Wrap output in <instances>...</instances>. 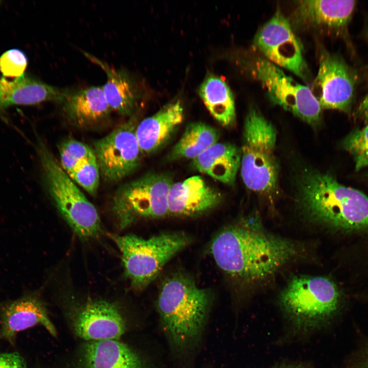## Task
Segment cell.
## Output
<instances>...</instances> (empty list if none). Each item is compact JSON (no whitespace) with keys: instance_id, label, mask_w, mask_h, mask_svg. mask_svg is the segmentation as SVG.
<instances>
[{"instance_id":"6da1fadb","label":"cell","mask_w":368,"mask_h":368,"mask_svg":"<svg viewBox=\"0 0 368 368\" xmlns=\"http://www.w3.org/2000/svg\"><path fill=\"white\" fill-rule=\"evenodd\" d=\"M210 250L228 277L249 287L273 277L306 251L299 242L267 231L257 214L222 229L214 238Z\"/></svg>"},{"instance_id":"7a4b0ae2","label":"cell","mask_w":368,"mask_h":368,"mask_svg":"<svg viewBox=\"0 0 368 368\" xmlns=\"http://www.w3.org/2000/svg\"><path fill=\"white\" fill-rule=\"evenodd\" d=\"M300 206L311 221L343 229H368V197L331 174L305 170L298 182Z\"/></svg>"},{"instance_id":"3957f363","label":"cell","mask_w":368,"mask_h":368,"mask_svg":"<svg viewBox=\"0 0 368 368\" xmlns=\"http://www.w3.org/2000/svg\"><path fill=\"white\" fill-rule=\"evenodd\" d=\"M208 290L176 274L163 283L157 301L162 327L172 346L184 348L200 336L210 307Z\"/></svg>"},{"instance_id":"277c9868","label":"cell","mask_w":368,"mask_h":368,"mask_svg":"<svg viewBox=\"0 0 368 368\" xmlns=\"http://www.w3.org/2000/svg\"><path fill=\"white\" fill-rule=\"evenodd\" d=\"M335 284L323 277L295 276L280 294L279 304L293 336H306L326 325L339 307Z\"/></svg>"},{"instance_id":"5b68a950","label":"cell","mask_w":368,"mask_h":368,"mask_svg":"<svg viewBox=\"0 0 368 368\" xmlns=\"http://www.w3.org/2000/svg\"><path fill=\"white\" fill-rule=\"evenodd\" d=\"M277 131L255 107L249 108L243 127L241 175L250 191L271 198L277 189L279 164L275 154Z\"/></svg>"},{"instance_id":"8992f818","label":"cell","mask_w":368,"mask_h":368,"mask_svg":"<svg viewBox=\"0 0 368 368\" xmlns=\"http://www.w3.org/2000/svg\"><path fill=\"white\" fill-rule=\"evenodd\" d=\"M36 147L45 187L62 217L79 237L89 239L98 236L101 220L95 206L41 140H38Z\"/></svg>"},{"instance_id":"52a82bcc","label":"cell","mask_w":368,"mask_h":368,"mask_svg":"<svg viewBox=\"0 0 368 368\" xmlns=\"http://www.w3.org/2000/svg\"><path fill=\"white\" fill-rule=\"evenodd\" d=\"M111 237L120 251L125 274L136 289L146 287L191 242L188 235L180 232L164 233L148 239L131 234Z\"/></svg>"},{"instance_id":"ba28073f","label":"cell","mask_w":368,"mask_h":368,"mask_svg":"<svg viewBox=\"0 0 368 368\" xmlns=\"http://www.w3.org/2000/svg\"><path fill=\"white\" fill-rule=\"evenodd\" d=\"M173 183L167 175L152 173L120 188L113 200V209L120 226L126 227L139 217L168 216V197Z\"/></svg>"},{"instance_id":"9c48e42d","label":"cell","mask_w":368,"mask_h":368,"mask_svg":"<svg viewBox=\"0 0 368 368\" xmlns=\"http://www.w3.org/2000/svg\"><path fill=\"white\" fill-rule=\"evenodd\" d=\"M253 72L272 102L311 125L318 124L321 108L310 88L264 58L256 61Z\"/></svg>"},{"instance_id":"30bf717a","label":"cell","mask_w":368,"mask_h":368,"mask_svg":"<svg viewBox=\"0 0 368 368\" xmlns=\"http://www.w3.org/2000/svg\"><path fill=\"white\" fill-rule=\"evenodd\" d=\"M254 43L266 59L304 80L307 79L308 68L301 43L279 9L258 30Z\"/></svg>"},{"instance_id":"8fae6325","label":"cell","mask_w":368,"mask_h":368,"mask_svg":"<svg viewBox=\"0 0 368 368\" xmlns=\"http://www.w3.org/2000/svg\"><path fill=\"white\" fill-rule=\"evenodd\" d=\"M136 125L130 119L95 142L94 150L105 181H119L139 166L142 153L135 134Z\"/></svg>"},{"instance_id":"7c38bea8","label":"cell","mask_w":368,"mask_h":368,"mask_svg":"<svg viewBox=\"0 0 368 368\" xmlns=\"http://www.w3.org/2000/svg\"><path fill=\"white\" fill-rule=\"evenodd\" d=\"M354 85V75L343 60L337 55L322 53L310 88L321 108L349 112Z\"/></svg>"},{"instance_id":"4fadbf2b","label":"cell","mask_w":368,"mask_h":368,"mask_svg":"<svg viewBox=\"0 0 368 368\" xmlns=\"http://www.w3.org/2000/svg\"><path fill=\"white\" fill-rule=\"evenodd\" d=\"M355 5V1H300L288 20L293 30L338 32L347 27Z\"/></svg>"},{"instance_id":"5bb4252c","label":"cell","mask_w":368,"mask_h":368,"mask_svg":"<svg viewBox=\"0 0 368 368\" xmlns=\"http://www.w3.org/2000/svg\"><path fill=\"white\" fill-rule=\"evenodd\" d=\"M72 324L75 334L89 341L118 339L126 331V323L118 307L101 300L89 301L81 306Z\"/></svg>"},{"instance_id":"9a60e30c","label":"cell","mask_w":368,"mask_h":368,"mask_svg":"<svg viewBox=\"0 0 368 368\" xmlns=\"http://www.w3.org/2000/svg\"><path fill=\"white\" fill-rule=\"evenodd\" d=\"M37 325L43 326L53 336L56 328L44 304L37 297L25 295L5 304L0 313V337L13 345L20 332Z\"/></svg>"},{"instance_id":"2e32d148","label":"cell","mask_w":368,"mask_h":368,"mask_svg":"<svg viewBox=\"0 0 368 368\" xmlns=\"http://www.w3.org/2000/svg\"><path fill=\"white\" fill-rule=\"evenodd\" d=\"M221 194L199 176L173 183L168 197L169 215L192 217L207 212L221 202Z\"/></svg>"},{"instance_id":"e0dca14e","label":"cell","mask_w":368,"mask_h":368,"mask_svg":"<svg viewBox=\"0 0 368 368\" xmlns=\"http://www.w3.org/2000/svg\"><path fill=\"white\" fill-rule=\"evenodd\" d=\"M67 90L62 89L25 74L8 79L0 78V112L17 105H29L45 101L61 103Z\"/></svg>"},{"instance_id":"ac0fdd59","label":"cell","mask_w":368,"mask_h":368,"mask_svg":"<svg viewBox=\"0 0 368 368\" xmlns=\"http://www.w3.org/2000/svg\"><path fill=\"white\" fill-rule=\"evenodd\" d=\"M183 108L179 101L164 105L136 125L135 134L143 154L153 153L169 139L182 122Z\"/></svg>"},{"instance_id":"d6986e66","label":"cell","mask_w":368,"mask_h":368,"mask_svg":"<svg viewBox=\"0 0 368 368\" xmlns=\"http://www.w3.org/2000/svg\"><path fill=\"white\" fill-rule=\"evenodd\" d=\"M61 103L66 119L79 127L97 124L106 120L111 111L102 86L67 90Z\"/></svg>"},{"instance_id":"ffe728a7","label":"cell","mask_w":368,"mask_h":368,"mask_svg":"<svg viewBox=\"0 0 368 368\" xmlns=\"http://www.w3.org/2000/svg\"><path fill=\"white\" fill-rule=\"evenodd\" d=\"M81 361L83 368H147L140 356L117 339L89 341Z\"/></svg>"},{"instance_id":"44dd1931","label":"cell","mask_w":368,"mask_h":368,"mask_svg":"<svg viewBox=\"0 0 368 368\" xmlns=\"http://www.w3.org/2000/svg\"><path fill=\"white\" fill-rule=\"evenodd\" d=\"M192 163L200 172L232 186L240 168L241 151L234 144L217 142L193 159Z\"/></svg>"},{"instance_id":"7402d4cb","label":"cell","mask_w":368,"mask_h":368,"mask_svg":"<svg viewBox=\"0 0 368 368\" xmlns=\"http://www.w3.org/2000/svg\"><path fill=\"white\" fill-rule=\"evenodd\" d=\"M85 55L100 66L107 76L106 82L102 87L111 110L122 116L131 115L136 105L138 92L130 75L125 71L114 68L90 54Z\"/></svg>"},{"instance_id":"603a6c76","label":"cell","mask_w":368,"mask_h":368,"mask_svg":"<svg viewBox=\"0 0 368 368\" xmlns=\"http://www.w3.org/2000/svg\"><path fill=\"white\" fill-rule=\"evenodd\" d=\"M198 94L210 113L224 126L233 124L236 120L233 93L220 77L208 75L198 88Z\"/></svg>"},{"instance_id":"cb8c5ba5","label":"cell","mask_w":368,"mask_h":368,"mask_svg":"<svg viewBox=\"0 0 368 368\" xmlns=\"http://www.w3.org/2000/svg\"><path fill=\"white\" fill-rule=\"evenodd\" d=\"M219 134L213 127L202 122L189 124L171 151L172 159H192L197 157L218 142Z\"/></svg>"},{"instance_id":"d4e9b609","label":"cell","mask_w":368,"mask_h":368,"mask_svg":"<svg viewBox=\"0 0 368 368\" xmlns=\"http://www.w3.org/2000/svg\"><path fill=\"white\" fill-rule=\"evenodd\" d=\"M58 148L59 163L68 175L82 163L96 157L94 149L73 138L63 140L58 145Z\"/></svg>"},{"instance_id":"484cf974","label":"cell","mask_w":368,"mask_h":368,"mask_svg":"<svg viewBox=\"0 0 368 368\" xmlns=\"http://www.w3.org/2000/svg\"><path fill=\"white\" fill-rule=\"evenodd\" d=\"M342 145L353 156L357 171L368 166V124L348 135Z\"/></svg>"},{"instance_id":"4316f807","label":"cell","mask_w":368,"mask_h":368,"mask_svg":"<svg viewBox=\"0 0 368 368\" xmlns=\"http://www.w3.org/2000/svg\"><path fill=\"white\" fill-rule=\"evenodd\" d=\"M100 175L96 157L82 163L69 175L76 183L93 196L97 193Z\"/></svg>"},{"instance_id":"83f0119b","label":"cell","mask_w":368,"mask_h":368,"mask_svg":"<svg viewBox=\"0 0 368 368\" xmlns=\"http://www.w3.org/2000/svg\"><path fill=\"white\" fill-rule=\"evenodd\" d=\"M27 63L24 52L16 49H11L0 57V72L6 78H18L24 74Z\"/></svg>"},{"instance_id":"f1b7e54d","label":"cell","mask_w":368,"mask_h":368,"mask_svg":"<svg viewBox=\"0 0 368 368\" xmlns=\"http://www.w3.org/2000/svg\"><path fill=\"white\" fill-rule=\"evenodd\" d=\"M0 368H28L24 359L17 353H0Z\"/></svg>"},{"instance_id":"f546056e","label":"cell","mask_w":368,"mask_h":368,"mask_svg":"<svg viewBox=\"0 0 368 368\" xmlns=\"http://www.w3.org/2000/svg\"><path fill=\"white\" fill-rule=\"evenodd\" d=\"M270 368H309L306 364L302 363H290V362H280L276 364Z\"/></svg>"},{"instance_id":"4dcf8cb0","label":"cell","mask_w":368,"mask_h":368,"mask_svg":"<svg viewBox=\"0 0 368 368\" xmlns=\"http://www.w3.org/2000/svg\"><path fill=\"white\" fill-rule=\"evenodd\" d=\"M358 111L362 117L368 119V94L360 104Z\"/></svg>"},{"instance_id":"1f68e13d","label":"cell","mask_w":368,"mask_h":368,"mask_svg":"<svg viewBox=\"0 0 368 368\" xmlns=\"http://www.w3.org/2000/svg\"><path fill=\"white\" fill-rule=\"evenodd\" d=\"M365 365H366V368H368V353H367V358H366V364H365Z\"/></svg>"},{"instance_id":"d6a6232c","label":"cell","mask_w":368,"mask_h":368,"mask_svg":"<svg viewBox=\"0 0 368 368\" xmlns=\"http://www.w3.org/2000/svg\"><path fill=\"white\" fill-rule=\"evenodd\" d=\"M366 37H367V39H368V28H367V31H366Z\"/></svg>"}]
</instances>
